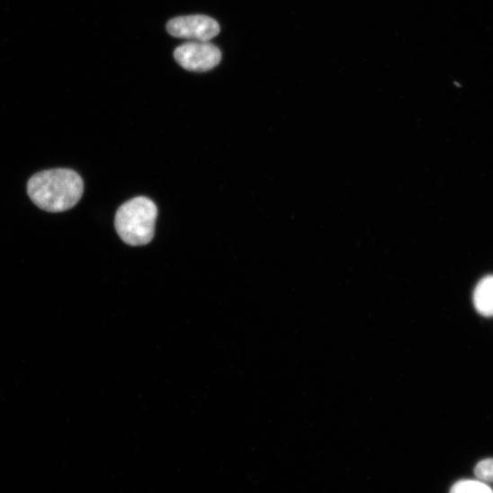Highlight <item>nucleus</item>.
I'll return each instance as SVG.
<instances>
[{
	"instance_id": "obj_1",
	"label": "nucleus",
	"mask_w": 493,
	"mask_h": 493,
	"mask_svg": "<svg viewBox=\"0 0 493 493\" xmlns=\"http://www.w3.org/2000/svg\"><path fill=\"white\" fill-rule=\"evenodd\" d=\"M28 195L40 209L48 212H63L81 201L85 184L81 175L67 168L44 170L28 182Z\"/></svg>"
},
{
	"instance_id": "obj_2",
	"label": "nucleus",
	"mask_w": 493,
	"mask_h": 493,
	"mask_svg": "<svg viewBox=\"0 0 493 493\" xmlns=\"http://www.w3.org/2000/svg\"><path fill=\"white\" fill-rule=\"evenodd\" d=\"M157 208L149 199L135 198L116 212L114 226L121 240L131 246H144L153 239Z\"/></svg>"
},
{
	"instance_id": "obj_3",
	"label": "nucleus",
	"mask_w": 493,
	"mask_h": 493,
	"mask_svg": "<svg viewBox=\"0 0 493 493\" xmlns=\"http://www.w3.org/2000/svg\"><path fill=\"white\" fill-rule=\"evenodd\" d=\"M176 63L184 69L205 73L218 67L221 61L220 49L210 41H191L175 49Z\"/></svg>"
},
{
	"instance_id": "obj_4",
	"label": "nucleus",
	"mask_w": 493,
	"mask_h": 493,
	"mask_svg": "<svg viewBox=\"0 0 493 493\" xmlns=\"http://www.w3.org/2000/svg\"><path fill=\"white\" fill-rule=\"evenodd\" d=\"M167 32L175 38L210 41L220 32L218 22L205 15L177 17L168 22Z\"/></svg>"
},
{
	"instance_id": "obj_5",
	"label": "nucleus",
	"mask_w": 493,
	"mask_h": 493,
	"mask_svg": "<svg viewBox=\"0 0 493 493\" xmlns=\"http://www.w3.org/2000/svg\"><path fill=\"white\" fill-rule=\"evenodd\" d=\"M474 304L480 315L493 316V276H488L478 283L474 291Z\"/></svg>"
},
{
	"instance_id": "obj_6",
	"label": "nucleus",
	"mask_w": 493,
	"mask_h": 493,
	"mask_svg": "<svg viewBox=\"0 0 493 493\" xmlns=\"http://www.w3.org/2000/svg\"><path fill=\"white\" fill-rule=\"evenodd\" d=\"M450 493H493V489L480 480H462L453 486Z\"/></svg>"
},
{
	"instance_id": "obj_7",
	"label": "nucleus",
	"mask_w": 493,
	"mask_h": 493,
	"mask_svg": "<svg viewBox=\"0 0 493 493\" xmlns=\"http://www.w3.org/2000/svg\"><path fill=\"white\" fill-rule=\"evenodd\" d=\"M478 480L485 483H493V459L480 462L474 469Z\"/></svg>"
}]
</instances>
